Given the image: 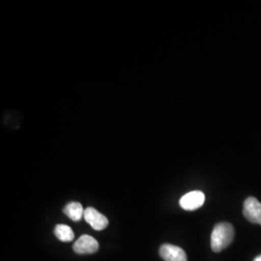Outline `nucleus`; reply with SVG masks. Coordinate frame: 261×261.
<instances>
[{"label":"nucleus","mask_w":261,"mask_h":261,"mask_svg":"<svg viewBox=\"0 0 261 261\" xmlns=\"http://www.w3.org/2000/svg\"><path fill=\"white\" fill-rule=\"evenodd\" d=\"M234 239V228L229 223H220L211 234V248L215 252H222L226 249Z\"/></svg>","instance_id":"1"},{"label":"nucleus","mask_w":261,"mask_h":261,"mask_svg":"<svg viewBox=\"0 0 261 261\" xmlns=\"http://www.w3.org/2000/svg\"><path fill=\"white\" fill-rule=\"evenodd\" d=\"M243 214L249 222L261 225V203L255 197L250 196L245 200Z\"/></svg>","instance_id":"2"},{"label":"nucleus","mask_w":261,"mask_h":261,"mask_svg":"<svg viewBox=\"0 0 261 261\" xmlns=\"http://www.w3.org/2000/svg\"><path fill=\"white\" fill-rule=\"evenodd\" d=\"M205 195L200 191H193L180 198V206L187 211H194L204 204Z\"/></svg>","instance_id":"3"},{"label":"nucleus","mask_w":261,"mask_h":261,"mask_svg":"<svg viewBox=\"0 0 261 261\" xmlns=\"http://www.w3.org/2000/svg\"><path fill=\"white\" fill-rule=\"evenodd\" d=\"M84 218L95 230H103L109 225L108 218L93 207H87L84 210Z\"/></svg>","instance_id":"4"},{"label":"nucleus","mask_w":261,"mask_h":261,"mask_svg":"<svg viewBox=\"0 0 261 261\" xmlns=\"http://www.w3.org/2000/svg\"><path fill=\"white\" fill-rule=\"evenodd\" d=\"M73 250L79 254H90L99 250V243L89 235H83L75 241Z\"/></svg>","instance_id":"5"},{"label":"nucleus","mask_w":261,"mask_h":261,"mask_svg":"<svg viewBox=\"0 0 261 261\" xmlns=\"http://www.w3.org/2000/svg\"><path fill=\"white\" fill-rule=\"evenodd\" d=\"M160 255L165 261H187V254L184 250L171 244L162 245Z\"/></svg>","instance_id":"6"},{"label":"nucleus","mask_w":261,"mask_h":261,"mask_svg":"<svg viewBox=\"0 0 261 261\" xmlns=\"http://www.w3.org/2000/svg\"><path fill=\"white\" fill-rule=\"evenodd\" d=\"M65 213L71 220L74 222H79L84 216V210L83 205L79 202H70L63 209Z\"/></svg>","instance_id":"7"},{"label":"nucleus","mask_w":261,"mask_h":261,"mask_svg":"<svg viewBox=\"0 0 261 261\" xmlns=\"http://www.w3.org/2000/svg\"><path fill=\"white\" fill-rule=\"evenodd\" d=\"M55 234L57 239L62 242H71L75 238V233L72 228L66 224H57L55 228Z\"/></svg>","instance_id":"8"},{"label":"nucleus","mask_w":261,"mask_h":261,"mask_svg":"<svg viewBox=\"0 0 261 261\" xmlns=\"http://www.w3.org/2000/svg\"><path fill=\"white\" fill-rule=\"evenodd\" d=\"M253 261H261V255H259V256H257L255 259Z\"/></svg>","instance_id":"9"}]
</instances>
